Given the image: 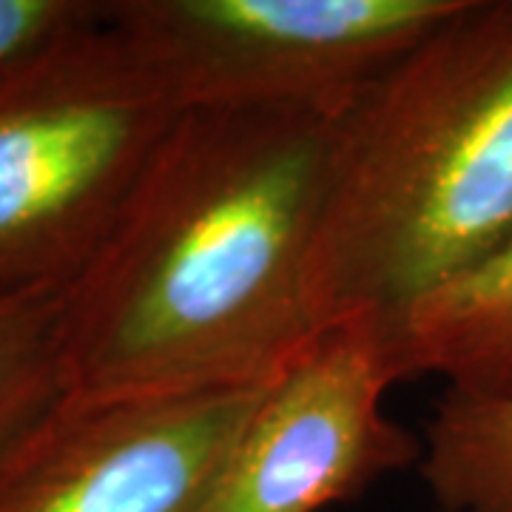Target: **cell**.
I'll use <instances>...</instances> for the list:
<instances>
[{"instance_id":"6","label":"cell","mask_w":512,"mask_h":512,"mask_svg":"<svg viewBox=\"0 0 512 512\" xmlns=\"http://www.w3.org/2000/svg\"><path fill=\"white\" fill-rule=\"evenodd\" d=\"M259 390L66 396L0 461V512H197Z\"/></svg>"},{"instance_id":"4","label":"cell","mask_w":512,"mask_h":512,"mask_svg":"<svg viewBox=\"0 0 512 512\" xmlns=\"http://www.w3.org/2000/svg\"><path fill=\"white\" fill-rule=\"evenodd\" d=\"M458 0H106L177 114L296 109L336 117Z\"/></svg>"},{"instance_id":"8","label":"cell","mask_w":512,"mask_h":512,"mask_svg":"<svg viewBox=\"0 0 512 512\" xmlns=\"http://www.w3.org/2000/svg\"><path fill=\"white\" fill-rule=\"evenodd\" d=\"M421 441L419 476L436 512H512V399L441 393Z\"/></svg>"},{"instance_id":"9","label":"cell","mask_w":512,"mask_h":512,"mask_svg":"<svg viewBox=\"0 0 512 512\" xmlns=\"http://www.w3.org/2000/svg\"><path fill=\"white\" fill-rule=\"evenodd\" d=\"M63 399V293L0 299V461Z\"/></svg>"},{"instance_id":"1","label":"cell","mask_w":512,"mask_h":512,"mask_svg":"<svg viewBox=\"0 0 512 512\" xmlns=\"http://www.w3.org/2000/svg\"><path fill=\"white\" fill-rule=\"evenodd\" d=\"M336 117L180 114L114 231L63 293L74 399L254 390L319 336L311 254Z\"/></svg>"},{"instance_id":"3","label":"cell","mask_w":512,"mask_h":512,"mask_svg":"<svg viewBox=\"0 0 512 512\" xmlns=\"http://www.w3.org/2000/svg\"><path fill=\"white\" fill-rule=\"evenodd\" d=\"M177 117L106 0L92 23L0 60V299L86 274Z\"/></svg>"},{"instance_id":"7","label":"cell","mask_w":512,"mask_h":512,"mask_svg":"<svg viewBox=\"0 0 512 512\" xmlns=\"http://www.w3.org/2000/svg\"><path fill=\"white\" fill-rule=\"evenodd\" d=\"M402 382L433 376L464 399H512V234L387 322Z\"/></svg>"},{"instance_id":"10","label":"cell","mask_w":512,"mask_h":512,"mask_svg":"<svg viewBox=\"0 0 512 512\" xmlns=\"http://www.w3.org/2000/svg\"><path fill=\"white\" fill-rule=\"evenodd\" d=\"M103 0H0V60L100 18Z\"/></svg>"},{"instance_id":"5","label":"cell","mask_w":512,"mask_h":512,"mask_svg":"<svg viewBox=\"0 0 512 512\" xmlns=\"http://www.w3.org/2000/svg\"><path fill=\"white\" fill-rule=\"evenodd\" d=\"M399 382L382 316L322 328L259 390L197 512H322L419 470L424 441L384 410Z\"/></svg>"},{"instance_id":"2","label":"cell","mask_w":512,"mask_h":512,"mask_svg":"<svg viewBox=\"0 0 512 512\" xmlns=\"http://www.w3.org/2000/svg\"><path fill=\"white\" fill-rule=\"evenodd\" d=\"M510 234L512 0H458L336 114L316 322H393Z\"/></svg>"}]
</instances>
